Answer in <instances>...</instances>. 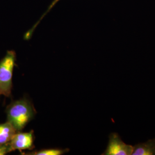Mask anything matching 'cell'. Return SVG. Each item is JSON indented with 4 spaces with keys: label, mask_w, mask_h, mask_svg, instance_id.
Returning <instances> with one entry per match:
<instances>
[{
    "label": "cell",
    "mask_w": 155,
    "mask_h": 155,
    "mask_svg": "<svg viewBox=\"0 0 155 155\" xmlns=\"http://www.w3.org/2000/svg\"><path fill=\"white\" fill-rule=\"evenodd\" d=\"M7 121L10 122L17 132H20L31 121L35 110L31 102L27 98L13 101L6 109Z\"/></svg>",
    "instance_id": "obj_1"
},
{
    "label": "cell",
    "mask_w": 155,
    "mask_h": 155,
    "mask_svg": "<svg viewBox=\"0 0 155 155\" xmlns=\"http://www.w3.org/2000/svg\"><path fill=\"white\" fill-rule=\"evenodd\" d=\"M16 59L15 52L8 51L0 61V95L11 97L13 71Z\"/></svg>",
    "instance_id": "obj_2"
},
{
    "label": "cell",
    "mask_w": 155,
    "mask_h": 155,
    "mask_svg": "<svg viewBox=\"0 0 155 155\" xmlns=\"http://www.w3.org/2000/svg\"><path fill=\"white\" fill-rule=\"evenodd\" d=\"M133 152V146L125 143L117 133H111L107 147L102 155H131Z\"/></svg>",
    "instance_id": "obj_3"
},
{
    "label": "cell",
    "mask_w": 155,
    "mask_h": 155,
    "mask_svg": "<svg viewBox=\"0 0 155 155\" xmlns=\"http://www.w3.org/2000/svg\"><path fill=\"white\" fill-rule=\"evenodd\" d=\"M34 134L32 130L29 132H17L11 141L9 143L11 151L18 150H32L35 147L33 145Z\"/></svg>",
    "instance_id": "obj_4"
},
{
    "label": "cell",
    "mask_w": 155,
    "mask_h": 155,
    "mask_svg": "<svg viewBox=\"0 0 155 155\" xmlns=\"http://www.w3.org/2000/svg\"><path fill=\"white\" fill-rule=\"evenodd\" d=\"M132 155H155V138L133 146Z\"/></svg>",
    "instance_id": "obj_5"
},
{
    "label": "cell",
    "mask_w": 155,
    "mask_h": 155,
    "mask_svg": "<svg viewBox=\"0 0 155 155\" xmlns=\"http://www.w3.org/2000/svg\"><path fill=\"white\" fill-rule=\"evenodd\" d=\"M17 130L10 122L0 124V145L9 143Z\"/></svg>",
    "instance_id": "obj_6"
},
{
    "label": "cell",
    "mask_w": 155,
    "mask_h": 155,
    "mask_svg": "<svg viewBox=\"0 0 155 155\" xmlns=\"http://www.w3.org/2000/svg\"><path fill=\"white\" fill-rule=\"evenodd\" d=\"M68 150H61L58 148H52L42 150L38 151H35L30 152L29 153H26V155H61L66 153Z\"/></svg>",
    "instance_id": "obj_7"
},
{
    "label": "cell",
    "mask_w": 155,
    "mask_h": 155,
    "mask_svg": "<svg viewBox=\"0 0 155 155\" xmlns=\"http://www.w3.org/2000/svg\"><path fill=\"white\" fill-rule=\"evenodd\" d=\"M59 1H60V0H53V1L51 2V4L49 5L48 8H47V9L46 10V11L45 12V13H43V15H42V16L40 17V18L39 19V21L37 22V23H36V24L33 26V27L32 28V29H30V30L28 31V32L27 33V34L25 35V38H26V39L29 38L31 37L32 33H33V31L35 30V28H36V27L38 26V25L39 24V22L41 21V20L45 16V15H47L50 12V11L54 7V6Z\"/></svg>",
    "instance_id": "obj_8"
},
{
    "label": "cell",
    "mask_w": 155,
    "mask_h": 155,
    "mask_svg": "<svg viewBox=\"0 0 155 155\" xmlns=\"http://www.w3.org/2000/svg\"><path fill=\"white\" fill-rule=\"evenodd\" d=\"M9 143L0 145V155H4L11 152Z\"/></svg>",
    "instance_id": "obj_9"
}]
</instances>
